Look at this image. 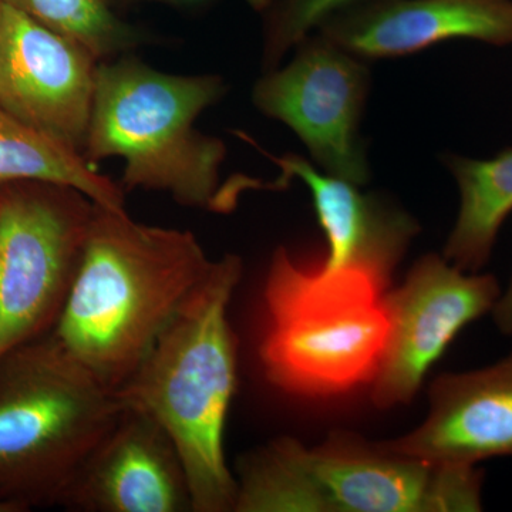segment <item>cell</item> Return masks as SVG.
<instances>
[{"label": "cell", "mask_w": 512, "mask_h": 512, "mask_svg": "<svg viewBox=\"0 0 512 512\" xmlns=\"http://www.w3.org/2000/svg\"><path fill=\"white\" fill-rule=\"evenodd\" d=\"M212 262L190 231L140 224L94 204L52 335L110 389L130 379Z\"/></svg>", "instance_id": "obj_1"}, {"label": "cell", "mask_w": 512, "mask_h": 512, "mask_svg": "<svg viewBox=\"0 0 512 512\" xmlns=\"http://www.w3.org/2000/svg\"><path fill=\"white\" fill-rule=\"evenodd\" d=\"M241 274L237 255L212 262L136 372L116 390L126 409L147 414L173 440L194 512L234 511L237 498L224 431L237 387V342L228 306Z\"/></svg>", "instance_id": "obj_2"}, {"label": "cell", "mask_w": 512, "mask_h": 512, "mask_svg": "<svg viewBox=\"0 0 512 512\" xmlns=\"http://www.w3.org/2000/svg\"><path fill=\"white\" fill-rule=\"evenodd\" d=\"M483 487L477 464L431 463L342 436L320 447L282 437L242 458L234 511L476 512Z\"/></svg>", "instance_id": "obj_3"}, {"label": "cell", "mask_w": 512, "mask_h": 512, "mask_svg": "<svg viewBox=\"0 0 512 512\" xmlns=\"http://www.w3.org/2000/svg\"><path fill=\"white\" fill-rule=\"evenodd\" d=\"M387 286L362 266L303 268L279 248L264 292L261 362L269 382L305 397L372 384L390 338Z\"/></svg>", "instance_id": "obj_4"}, {"label": "cell", "mask_w": 512, "mask_h": 512, "mask_svg": "<svg viewBox=\"0 0 512 512\" xmlns=\"http://www.w3.org/2000/svg\"><path fill=\"white\" fill-rule=\"evenodd\" d=\"M224 93L210 74L177 76L137 59L100 63L83 156L93 165L124 158V191H164L185 207L222 211L227 147L194 123Z\"/></svg>", "instance_id": "obj_5"}, {"label": "cell", "mask_w": 512, "mask_h": 512, "mask_svg": "<svg viewBox=\"0 0 512 512\" xmlns=\"http://www.w3.org/2000/svg\"><path fill=\"white\" fill-rule=\"evenodd\" d=\"M123 410L52 332L0 357V503L60 507Z\"/></svg>", "instance_id": "obj_6"}, {"label": "cell", "mask_w": 512, "mask_h": 512, "mask_svg": "<svg viewBox=\"0 0 512 512\" xmlns=\"http://www.w3.org/2000/svg\"><path fill=\"white\" fill-rule=\"evenodd\" d=\"M94 204L66 185H0V357L55 329Z\"/></svg>", "instance_id": "obj_7"}, {"label": "cell", "mask_w": 512, "mask_h": 512, "mask_svg": "<svg viewBox=\"0 0 512 512\" xmlns=\"http://www.w3.org/2000/svg\"><path fill=\"white\" fill-rule=\"evenodd\" d=\"M282 70L256 83L255 106L291 127L325 173L349 183L370 178L359 123L369 90V70L322 35L306 37Z\"/></svg>", "instance_id": "obj_8"}, {"label": "cell", "mask_w": 512, "mask_h": 512, "mask_svg": "<svg viewBox=\"0 0 512 512\" xmlns=\"http://www.w3.org/2000/svg\"><path fill=\"white\" fill-rule=\"evenodd\" d=\"M501 292L494 275L463 271L444 256L419 259L402 286L384 296L390 338L372 382L376 406L409 403L458 333L493 312Z\"/></svg>", "instance_id": "obj_9"}, {"label": "cell", "mask_w": 512, "mask_h": 512, "mask_svg": "<svg viewBox=\"0 0 512 512\" xmlns=\"http://www.w3.org/2000/svg\"><path fill=\"white\" fill-rule=\"evenodd\" d=\"M99 60L84 47L3 2L0 107L83 154Z\"/></svg>", "instance_id": "obj_10"}, {"label": "cell", "mask_w": 512, "mask_h": 512, "mask_svg": "<svg viewBox=\"0 0 512 512\" xmlns=\"http://www.w3.org/2000/svg\"><path fill=\"white\" fill-rule=\"evenodd\" d=\"M60 507L80 512L192 511L190 481L173 440L126 409L84 461Z\"/></svg>", "instance_id": "obj_11"}, {"label": "cell", "mask_w": 512, "mask_h": 512, "mask_svg": "<svg viewBox=\"0 0 512 512\" xmlns=\"http://www.w3.org/2000/svg\"><path fill=\"white\" fill-rule=\"evenodd\" d=\"M318 30L362 60L412 55L456 39L512 46V0H359Z\"/></svg>", "instance_id": "obj_12"}, {"label": "cell", "mask_w": 512, "mask_h": 512, "mask_svg": "<svg viewBox=\"0 0 512 512\" xmlns=\"http://www.w3.org/2000/svg\"><path fill=\"white\" fill-rule=\"evenodd\" d=\"M389 450L446 464L512 458V350L481 369L447 373L430 390V412Z\"/></svg>", "instance_id": "obj_13"}, {"label": "cell", "mask_w": 512, "mask_h": 512, "mask_svg": "<svg viewBox=\"0 0 512 512\" xmlns=\"http://www.w3.org/2000/svg\"><path fill=\"white\" fill-rule=\"evenodd\" d=\"M264 154L281 168V177L269 188L285 187L298 178L311 191L316 217L329 244L323 268L362 266L390 279L417 231L409 215L387 207L379 198L360 194L357 185L343 178L320 174L305 158Z\"/></svg>", "instance_id": "obj_14"}, {"label": "cell", "mask_w": 512, "mask_h": 512, "mask_svg": "<svg viewBox=\"0 0 512 512\" xmlns=\"http://www.w3.org/2000/svg\"><path fill=\"white\" fill-rule=\"evenodd\" d=\"M444 163L460 190V211L444 258L463 271L480 272L512 212V148L488 160L447 154Z\"/></svg>", "instance_id": "obj_15"}, {"label": "cell", "mask_w": 512, "mask_h": 512, "mask_svg": "<svg viewBox=\"0 0 512 512\" xmlns=\"http://www.w3.org/2000/svg\"><path fill=\"white\" fill-rule=\"evenodd\" d=\"M66 185L104 207L124 208V190L97 171L79 150L23 123L0 107V185Z\"/></svg>", "instance_id": "obj_16"}, {"label": "cell", "mask_w": 512, "mask_h": 512, "mask_svg": "<svg viewBox=\"0 0 512 512\" xmlns=\"http://www.w3.org/2000/svg\"><path fill=\"white\" fill-rule=\"evenodd\" d=\"M72 40L99 62L138 45L137 30L114 15L107 0H2Z\"/></svg>", "instance_id": "obj_17"}, {"label": "cell", "mask_w": 512, "mask_h": 512, "mask_svg": "<svg viewBox=\"0 0 512 512\" xmlns=\"http://www.w3.org/2000/svg\"><path fill=\"white\" fill-rule=\"evenodd\" d=\"M356 2L359 0H278L266 16V70H275L289 49L298 46L330 16Z\"/></svg>", "instance_id": "obj_18"}, {"label": "cell", "mask_w": 512, "mask_h": 512, "mask_svg": "<svg viewBox=\"0 0 512 512\" xmlns=\"http://www.w3.org/2000/svg\"><path fill=\"white\" fill-rule=\"evenodd\" d=\"M495 326L504 336H512V275L507 288L501 292L493 312Z\"/></svg>", "instance_id": "obj_19"}, {"label": "cell", "mask_w": 512, "mask_h": 512, "mask_svg": "<svg viewBox=\"0 0 512 512\" xmlns=\"http://www.w3.org/2000/svg\"><path fill=\"white\" fill-rule=\"evenodd\" d=\"M146 2H161L175 6H200L211 2V0H146Z\"/></svg>", "instance_id": "obj_20"}, {"label": "cell", "mask_w": 512, "mask_h": 512, "mask_svg": "<svg viewBox=\"0 0 512 512\" xmlns=\"http://www.w3.org/2000/svg\"><path fill=\"white\" fill-rule=\"evenodd\" d=\"M0 512H16L15 508L9 507V505L0 503Z\"/></svg>", "instance_id": "obj_21"}, {"label": "cell", "mask_w": 512, "mask_h": 512, "mask_svg": "<svg viewBox=\"0 0 512 512\" xmlns=\"http://www.w3.org/2000/svg\"><path fill=\"white\" fill-rule=\"evenodd\" d=\"M2 3H3L2 0H0V9H2Z\"/></svg>", "instance_id": "obj_22"}]
</instances>
